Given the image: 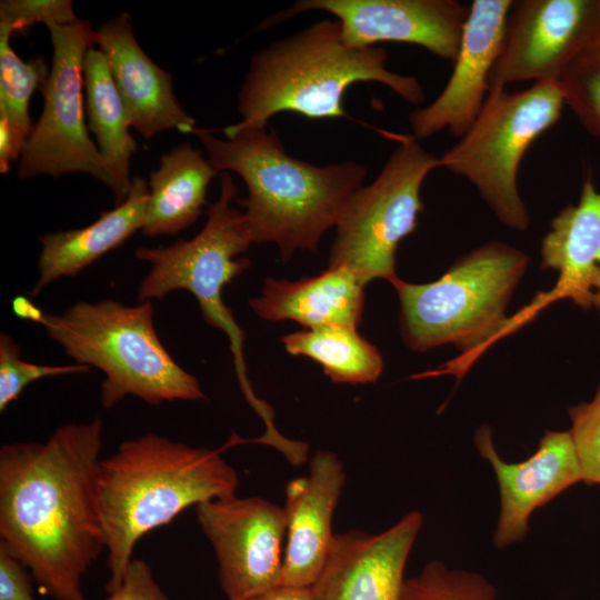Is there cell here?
<instances>
[{"mask_svg":"<svg viewBox=\"0 0 600 600\" xmlns=\"http://www.w3.org/2000/svg\"><path fill=\"white\" fill-rule=\"evenodd\" d=\"M41 324L76 363L104 373L100 391L104 409L128 396L151 406L207 399L198 379L160 341L151 301L136 306L112 299L79 301L60 314L44 313Z\"/></svg>","mask_w":600,"mask_h":600,"instance_id":"5","label":"cell"},{"mask_svg":"<svg viewBox=\"0 0 600 600\" xmlns=\"http://www.w3.org/2000/svg\"><path fill=\"white\" fill-rule=\"evenodd\" d=\"M82 83L89 129L98 150L107 162L116 204L122 203L130 191V161L138 146L129 132L124 107L104 53L91 47L82 64Z\"/></svg>","mask_w":600,"mask_h":600,"instance_id":"23","label":"cell"},{"mask_svg":"<svg viewBox=\"0 0 600 600\" xmlns=\"http://www.w3.org/2000/svg\"><path fill=\"white\" fill-rule=\"evenodd\" d=\"M247 600H316L312 587L278 584Z\"/></svg>","mask_w":600,"mask_h":600,"instance_id":"34","label":"cell"},{"mask_svg":"<svg viewBox=\"0 0 600 600\" xmlns=\"http://www.w3.org/2000/svg\"><path fill=\"white\" fill-rule=\"evenodd\" d=\"M94 44L107 58L129 126L142 138L170 129L194 133L196 121L177 100L172 76L144 53L128 13L102 23L96 30Z\"/></svg>","mask_w":600,"mask_h":600,"instance_id":"18","label":"cell"},{"mask_svg":"<svg viewBox=\"0 0 600 600\" xmlns=\"http://www.w3.org/2000/svg\"><path fill=\"white\" fill-rule=\"evenodd\" d=\"M474 444L480 457L491 464L499 487L500 513L493 534V544L499 549L522 541L538 508L582 482L569 431H546L534 453L514 463L501 459L488 426L477 429Z\"/></svg>","mask_w":600,"mask_h":600,"instance_id":"15","label":"cell"},{"mask_svg":"<svg viewBox=\"0 0 600 600\" xmlns=\"http://www.w3.org/2000/svg\"><path fill=\"white\" fill-rule=\"evenodd\" d=\"M47 28L53 47L52 64L41 89L42 113L20 157L19 178L83 172L110 189L107 162L84 124L82 64L87 51L94 46L96 30L84 20Z\"/></svg>","mask_w":600,"mask_h":600,"instance_id":"10","label":"cell"},{"mask_svg":"<svg viewBox=\"0 0 600 600\" xmlns=\"http://www.w3.org/2000/svg\"><path fill=\"white\" fill-rule=\"evenodd\" d=\"M103 422L67 423L43 442L0 448V543L53 600H86L81 581L106 549L97 472Z\"/></svg>","mask_w":600,"mask_h":600,"instance_id":"1","label":"cell"},{"mask_svg":"<svg viewBox=\"0 0 600 600\" xmlns=\"http://www.w3.org/2000/svg\"><path fill=\"white\" fill-rule=\"evenodd\" d=\"M27 569L0 543V600H36Z\"/></svg>","mask_w":600,"mask_h":600,"instance_id":"32","label":"cell"},{"mask_svg":"<svg viewBox=\"0 0 600 600\" xmlns=\"http://www.w3.org/2000/svg\"><path fill=\"white\" fill-rule=\"evenodd\" d=\"M288 353L318 362L336 383L376 382L383 369L376 346L349 326H324L288 333L281 338Z\"/></svg>","mask_w":600,"mask_h":600,"instance_id":"24","label":"cell"},{"mask_svg":"<svg viewBox=\"0 0 600 600\" xmlns=\"http://www.w3.org/2000/svg\"><path fill=\"white\" fill-rule=\"evenodd\" d=\"M10 38L0 32V118L30 136V99L36 90L41 91L50 70L41 57L22 60L11 48Z\"/></svg>","mask_w":600,"mask_h":600,"instance_id":"25","label":"cell"},{"mask_svg":"<svg viewBox=\"0 0 600 600\" xmlns=\"http://www.w3.org/2000/svg\"><path fill=\"white\" fill-rule=\"evenodd\" d=\"M196 513L213 547L228 600H247L281 583L284 507L236 494L200 503Z\"/></svg>","mask_w":600,"mask_h":600,"instance_id":"12","label":"cell"},{"mask_svg":"<svg viewBox=\"0 0 600 600\" xmlns=\"http://www.w3.org/2000/svg\"><path fill=\"white\" fill-rule=\"evenodd\" d=\"M28 134L0 118V172L7 173L12 161L21 157Z\"/></svg>","mask_w":600,"mask_h":600,"instance_id":"33","label":"cell"},{"mask_svg":"<svg viewBox=\"0 0 600 600\" xmlns=\"http://www.w3.org/2000/svg\"><path fill=\"white\" fill-rule=\"evenodd\" d=\"M599 32L600 0L513 1L490 90L520 81H558L596 49Z\"/></svg>","mask_w":600,"mask_h":600,"instance_id":"11","label":"cell"},{"mask_svg":"<svg viewBox=\"0 0 600 600\" xmlns=\"http://www.w3.org/2000/svg\"><path fill=\"white\" fill-rule=\"evenodd\" d=\"M237 470L220 450L193 448L154 432L122 441L100 459L97 492L106 533L108 594L122 586L136 543L190 506L236 496Z\"/></svg>","mask_w":600,"mask_h":600,"instance_id":"3","label":"cell"},{"mask_svg":"<svg viewBox=\"0 0 600 600\" xmlns=\"http://www.w3.org/2000/svg\"><path fill=\"white\" fill-rule=\"evenodd\" d=\"M11 308L16 317L41 323L44 313L30 298L17 296L11 300Z\"/></svg>","mask_w":600,"mask_h":600,"instance_id":"35","label":"cell"},{"mask_svg":"<svg viewBox=\"0 0 600 600\" xmlns=\"http://www.w3.org/2000/svg\"><path fill=\"white\" fill-rule=\"evenodd\" d=\"M79 20L71 0H2L0 32L22 34L37 23L68 24Z\"/></svg>","mask_w":600,"mask_h":600,"instance_id":"30","label":"cell"},{"mask_svg":"<svg viewBox=\"0 0 600 600\" xmlns=\"http://www.w3.org/2000/svg\"><path fill=\"white\" fill-rule=\"evenodd\" d=\"M469 9L457 0H299L269 17L260 29L304 11L322 10L337 18L350 47H371L383 41L411 43L453 62Z\"/></svg>","mask_w":600,"mask_h":600,"instance_id":"13","label":"cell"},{"mask_svg":"<svg viewBox=\"0 0 600 600\" xmlns=\"http://www.w3.org/2000/svg\"><path fill=\"white\" fill-rule=\"evenodd\" d=\"M596 49L600 51V32H599V37H598V41H597Z\"/></svg>","mask_w":600,"mask_h":600,"instance_id":"36","label":"cell"},{"mask_svg":"<svg viewBox=\"0 0 600 600\" xmlns=\"http://www.w3.org/2000/svg\"><path fill=\"white\" fill-rule=\"evenodd\" d=\"M102 600H169L156 581L150 566L142 559H132L120 589Z\"/></svg>","mask_w":600,"mask_h":600,"instance_id":"31","label":"cell"},{"mask_svg":"<svg viewBox=\"0 0 600 600\" xmlns=\"http://www.w3.org/2000/svg\"><path fill=\"white\" fill-rule=\"evenodd\" d=\"M422 524V513L411 511L377 534L336 533L312 586L316 600H400L406 563Z\"/></svg>","mask_w":600,"mask_h":600,"instance_id":"16","label":"cell"},{"mask_svg":"<svg viewBox=\"0 0 600 600\" xmlns=\"http://www.w3.org/2000/svg\"><path fill=\"white\" fill-rule=\"evenodd\" d=\"M563 106L558 81L514 92L491 89L468 131L439 157V167L469 180L506 227L526 230L529 213L518 170L529 147L559 121Z\"/></svg>","mask_w":600,"mask_h":600,"instance_id":"7","label":"cell"},{"mask_svg":"<svg viewBox=\"0 0 600 600\" xmlns=\"http://www.w3.org/2000/svg\"><path fill=\"white\" fill-rule=\"evenodd\" d=\"M21 347L8 333L0 334V411L16 401L22 391L32 382L59 376L80 374L90 370L89 366L37 364L20 358Z\"/></svg>","mask_w":600,"mask_h":600,"instance_id":"28","label":"cell"},{"mask_svg":"<svg viewBox=\"0 0 600 600\" xmlns=\"http://www.w3.org/2000/svg\"><path fill=\"white\" fill-rule=\"evenodd\" d=\"M512 2H471L446 87L431 103L409 114L414 139H427L442 130L459 139L474 122L490 90L489 76L501 52Z\"/></svg>","mask_w":600,"mask_h":600,"instance_id":"14","label":"cell"},{"mask_svg":"<svg viewBox=\"0 0 600 600\" xmlns=\"http://www.w3.org/2000/svg\"><path fill=\"white\" fill-rule=\"evenodd\" d=\"M346 482L338 456L318 450L309 459V474L286 486L287 532L281 583L312 587L333 540L332 517Z\"/></svg>","mask_w":600,"mask_h":600,"instance_id":"17","label":"cell"},{"mask_svg":"<svg viewBox=\"0 0 600 600\" xmlns=\"http://www.w3.org/2000/svg\"><path fill=\"white\" fill-rule=\"evenodd\" d=\"M436 168L439 158L417 139H401L377 178L350 198L334 227L328 268L346 267L364 284L377 278L392 283L398 246L417 228L420 190Z\"/></svg>","mask_w":600,"mask_h":600,"instance_id":"9","label":"cell"},{"mask_svg":"<svg viewBox=\"0 0 600 600\" xmlns=\"http://www.w3.org/2000/svg\"><path fill=\"white\" fill-rule=\"evenodd\" d=\"M400 600H500L493 584L477 572L428 562L419 574L406 579Z\"/></svg>","mask_w":600,"mask_h":600,"instance_id":"26","label":"cell"},{"mask_svg":"<svg viewBox=\"0 0 600 600\" xmlns=\"http://www.w3.org/2000/svg\"><path fill=\"white\" fill-rule=\"evenodd\" d=\"M193 134L219 172L244 181L248 197L238 202L252 243H276L284 261L299 249L318 250L367 176L366 166L351 160L316 166L293 158L266 128L224 133L226 139L200 128Z\"/></svg>","mask_w":600,"mask_h":600,"instance_id":"2","label":"cell"},{"mask_svg":"<svg viewBox=\"0 0 600 600\" xmlns=\"http://www.w3.org/2000/svg\"><path fill=\"white\" fill-rule=\"evenodd\" d=\"M387 60L383 48L348 46L337 19L316 21L251 57L238 93L241 120L223 133L266 128L280 112L310 119L344 117L343 97L356 82H379L407 103H422L420 81L389 70Z\"/></svg>","mask_w":600,"mask_h":600,"instance_id":"4","label":"cell"},{"mask_svg":"<svg viewBox=\"0 0 600 600\" xmlns=\"http://www.w3.org/2000/svg\"><path fill=\"white\" fill-rule=\"evenodd\" d=\"M237 187L230 172H221L218 200L207 210L202 230L191 240L179 239L163 248L139 247L136 257L150 264L138 287V302L162 300L177 290L189 291L198 301L203 320L227 333L246 396L252 390L242 359L244 332L222 302V289L250 267L247 257L252 239L243 212L231 207Z\"/></svg>","mask_w":600,"mask_h":600,"instance_id":"8","label":"cell"},{"mask_svg":"<svg viewBox=\"0 0 600 600\" xmlns=\"http://www.w3.org/2000/svg\"><path fill=\"white\" fill-rule=\"evenodd\" d=\"M148 199L147 182L141 177H133L127 199L114 209L101 212L91 224L40 236L38 279L29 296H38L63 277L78 274L109 251L121 247L143 228Z\"/></svg>","mask_w":600,"mask_h":600,"instance_id":"21","label":"cell"},{"mask_svg":"<svg viewBox=\"0 0 600 600\" xmlns=\"http://www.w3.org/2000/svg\"><path fill=\"white\" fill-rule=\"evenodd\" d=\"M364 283L348 268H328L297 281L268 278L261 294L249 300L256 314L269 321L293 320L307 329L357 328L364 307Z\"/></svg>","mask_w":600,"mask_h":600,"instance_id":"20","label":"cell"},{"mask_svg":"<svg viewBox=\"0 0 600 600\" xmlns=\"http://www.w3.org/2000/svg\"><path fill=\"white\" fill-rule=\"evenodd\" d=\"M528 260L523 251L492 241L458 258L433 282L416 284L397 278L391 284L400 301L406 344L424 352L450 343L466 360L479 357L512 327L506 309Z\"/></svg>","mask_w":600,"mask_h":600,"instance_id":"6","label":"cell"},{"mask_svg":"<svg viewBox=\"0 0 600 600\" xmlns=\"http://www.w3.org/2000/svg\"><path fill=\"white\" fill-rule=\"evenodd\" d=\"M219 171L189 142L173 147L150 173L146 237L176 236L193 224L207 203V188Z\"/></svg>","mask_w":600,"mask_h":600,"instance_id":"22","label":"cell"},{"mask_svg":"<svg viewBox=\"0 0 600 600\" xmlns=\"http://www.w3.org/2000/svg\"><path fill=\"white\" fill-rule=\"evenodd\" d=\"M558 83L564 104L590 134L600 138V51L581 56Z\"/></svg>","mask_w":600,"mask_h":600,"instance_id":"27","label":"cell"},{"mask_svg":"<svg viewBox=\"0 0 600 600\" xmlns=\"http://www.w3.org/2000/svg\"><path fill=\"white\" fill-rule=\"evenodd\" d=\"M568 414L582 482L600 486V384L590 401L569 407Z\"/></svg>","mask_w":600,"mask_h":600,"instance_id":"29","label":"cell"},{"mask_svg":"<svg viewBox=\"0 0 600 600\" xmlns=\"http://www.w3.org/2000/svg\"><path fill=\"white\" fill-rule=\"evenodd\" d=\"M541 268L558 272L548 301L568 299L582 310L600 312V190L583 180L577 204L551 221L541 241Z\"/></svg>","mask_w":600,"mask_h":600,"instance_id":"19","label":"cell"}]
</instances>
